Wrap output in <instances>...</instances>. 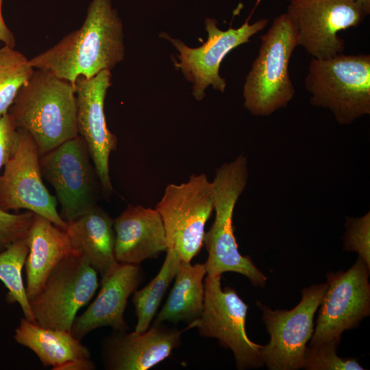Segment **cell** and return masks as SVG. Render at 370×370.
I'll return each instance as SVG.
<instances>
[{
  "label": "cell",
  "mask_w": 370,
  "mask_h": 370,
  "mask_svg": "<svg viewBox=\"0 0 370 370\" xmlns=\"http://www.w3.org/2000/svg\"><path fill=\"white\" fill-rule=\"evenodd\" d=\"M34 70L20 51L7 45L0 47V116L8 113Z\"/></svg>",
  "instance_id": "d4e9b609"
},
{
  "label": "cell",
  "mask_w": 370,
  "mask_h": 370,
  "mask_svg": "<svg viewBox=\"0 0 370 370\" xmlns=\"http://www.w3.org/2000/svg\"><path fill=\"white\" fill-rule=\"evenodd\" d=\"M42 177L53 187L66 222L95 206L101 189L87 146L80 136L41 155Z\"/></svg>",
  "instance_id": "ba28073f"
},
{
  "label": "cell",
  "mask_w": 370,
  "mask_h": 370,
  "mask_svg": "<svg viewBox=\"0 0 370 370\" xmlns=\"http://www.w3.org/2000/svg\"><path fill=\"white\" fill-rule=\"evenodd\" d=\"M327 283L312 284L301 291V299L291 310H275L257 301L270 341L262 345V360L270 370L303 368L307 343L314 332V316Z\"/></svg>",
  "instance_id": "9c48e42d"
},
{
  "label": "cell",
  "mask_w": 370,
  "mask_h": 370,
  "mask_svg": "<svg viewBox=\"0 0 370 370\" xmlns=\"http://www.w3.org/2000/svg\"><path fill=\"white\" fill-rule=\"evenodd\" d=\"M143 280L140 264L118 262L102 276L97 297L83 314L75 318L71 334L81 340L92 330L104 326L116 331H127L123 317L127 299Z\"/></svg>",
  "instance_id": "e0dca14e"
},
{
  "label": "cell",
  "mask_w": 370,
  "mask_h": 370,
  "mask_svg": "<svg viewBox=\"0 0 370 370\" xmlns=\"http://www.w3.org/2000/svg\"><path fill=\"white\" fill-rule=\"evenodd\" d=\"M29 249L27 236L14 243L0 253V280L8 291L6 296L7 301L18 303L25 318L36 323L22 277V270L25 264Z\"/></svg>",
  "instance_id": "cb8c5ba5"
},
{
  "label": "cell",
  "mask_w": 370,
  "mask_h": 370,
  "mask_svg": "<svg viewBox=\"0 0 370 370\" xmlns=\"http://www.w3.org/2000/svg\"><path fill=\"white\" fill-rule=\"evenodd\" d=\"M341 337L316 345L307 346L303 368L306 370H363L356 358H344L336 354Z\"/></svg>",
  "instance_id": "484cf974"
},
{
  "label": "cell",
  "mask_w": 370,
  "mask_h": 370,
  "mask_svg": "<svg viewBox=\"0 0 370 370\" xmlns=\"http://www.w3.org/2000/svg\"><path fill=\"white\" fill-rule=\"evenodd\" d=\"M360 5L367 14L370 13V0H351Z\"/></svg>",
  "instance_id": "4dcf8cb0"
},
{
  "label": "cell",
  "mask_w": 370,
  "mask_h": 370,
  "mask_svg": "<svg viewBox=\"0 0 370 370\" xmlns=\"http://www.w3.org/2000/svg\"><path fill=\"white\" fill-rule=\"evenodd\" d=\"M343 249L358 254L370 269V212L360 217H347Z\"/></svg>",
  "instance_id": "4316f807"
},
{
  "label": "cell",
  "mask_w": 370,
  "mask_h": 370,
  "mask_svg": "<svg viewBox=\"0 0 370 370\" xmlns=\"http://www.w3.org/2000/svg\"><path fill=\"white\" fill-rule=\"evenodd\" d=\"M369 271L360 257L347 271L328 273L327 288L308 345L341 337L370 314Z\"/></svg>",
  "instance_id": "7c38bea8"
},
{
  "label": "cell",
  "mask_w": 370,
  "mask_h": 370,
  "mask_svg": "<svg viewBox=\"0 0 370 370\" xmlns=\"http://www.w3.org/2000/svg\"><path fill=\"white\" fill-rule=\"evenodd\" d=\"M125 57L123 24L110 0H92L82 26L29 59L35 69L49 71L70 82L110 71Z\"/></svg>",
  "instance_id": "6da1fadb"
},
{
  "label": "cell",
  "mask_w": 370,
  "mask_h": 370,
  "mask_svg": "<svg viewBox=\"0 0 370 370\" xmlns=\"http://www.w3.org/2000/svg\"><path fill=\"white\" fill-rule=\"evenodd\" d=\"M305 87L312 105L330 110L339 124L350 125L370 114V56L312 58Z\"/></svg>",
  "instance_id": "5b68a950"
},
{
  "label": "cell",
  "mask_w": 370,
  "mask_h": 370,
  "mask_svg": "<svg viewBox=\"0 0 370 370\" xmlns=\"http://www.w3.org/2000/svg\"><path fill=\"white\" fill-rule=\"evenodd\" d=\"M27 238L25 287L30 301L42 288L53 269L73 253L64 230L40 215L36 214Z\"/></svg>",
  "instance_id": "44dd1931"
},
{
  "label": "cell",
  "mask_w": 370,
  "mask_h": 370,
  "mask_svg": "<svg viewBox=\"0 0 370 370\" xmlns=\"http://www.w3.org/2000/svg\"><path fill=\"white\" fill-rule=\"evenodd\" d=\"M260 38L258 55L243 86L244 107L257 116L271 114L293 98L288 64L299 45L297 27L288 13L277 16Z\"/></svg>",
  "instance_id": "277c9868"
},
{
  "label": "cell",
  "mask_w": 370,
  "mask_h": 370,
  "mask_svg": "<svg viewBox=\"0 0 370 370\" xmlns=\"http://www.w3.org/2000/svg\"><path fill=\"white\" fill-rule=\"evenodd\" d=\"M221 278L206 274L202 314L186 329L197 328L201 336L218 339L220 345L233 352L238 369L260 367L262 345L251 341L246 332L249 307L234 288H222Z\"/></svg>",
  "instance_id": "52a82bcc"
},
{
  "label": "cell",
  "mask_w": 370,
  "mask_h": 370,
  "mask_svg": "<svg viewBox=\"0 0 370 370\" xmlns=\"http://www.w3.org/2000/svg\"><path fill=\"white\" fill-rule=\"evenodd\" d=\"M114 230L119 263L140 264L167 249L163 222L156 208L129 204L114 220Z\"/></svg>",
  "instance_id": "ac0fdd59"
},
{
  "label": "cell",
  "mask_w": 370,
  "mask_h": 370,
  "mask_svg": "<svg viewBox=\"0 0 370 370\" xmlns=\"http://www.w3.org/2000/svg\"><path fill=\"white\" fill-rule=\"evenodd\" d=\"M98 286L97 271L85 260L74 255L66 257L30 301L36 323L46 328L71 331L77 312Z\"/></svg>",
  "instance_id": "30bf717a"
},
{
  "label": "cell",
  "mask_w": 370,
  "mask_h": 370,
  "mask_svg": "<svg viewBox=\"0 0 370 370\" xmlns=\"http://www.w3.org/2000/svg\"><path fill=\"white\" fill-rule=\"evenodd\" d=\"M163 264L156 277L139 291L134 292L137 323L135 332L147 330L156 314L158 308L169 285L174 280L182 262L178 254L172 248H167Z\"/></svg>",
  "instance_id": "603a6c76"
},
{
  "label": "cell",
  "mask_w": 370,
  "mask_h": 370,
  "mask_svg": "<svg viewBox=\"0 0 370 370\" xmlns=\"http://www.w3.org/2000/svg\"><path fill=\"white\" fill-rule=\"evenodd\" d=\"M3 0H0V42L4 45L14 48L16 39L14 34L7 26L2 14Z\"/></svg>",
  "instance_id": "f546056e"
},
{
  "label": "cell",
  "mask_w": 370,
  "mask_h": 370,
  "mask_svg": "<svg viewBox=\"0 0 370 370\" xmlns=\"http://www.w3.org/2000/svg\"><path fill=\"white\" fill-rule=\"evenodd\" d=\"M8 113L16 129L32 136L40 156L78 136L75 88L49 71L34 70Z\"/></svg>",
  "instance_id": "7a4b0ae2"
},
{
  "label": "cell",
  "mask_w": 370,
  "mask_h": 370,
  "mask_svg": "<svg viewBox=\"0 0 370 370\" xmlns=\"http://www.w3.org/2000/svg\"><path fill=\"white\" fill-rule=\"evenodd\" d=\"M180 330L153 323L143 332L114 330L103 344V360L110 370H147L164 360L182 343Z\"/></svg>",
  "instance_id": "2e32d148"
},
{
  "label": "cell",
  "mask_w": 370,
  "mask_h": 370,
  "mask_svg": "<svg viewBox=\"0 0 370 370\" xmlns=\"http://www.w3.org/2000/svg\"><path fill=\"white\" fill-rule=\"evenodd\" d=\"M35 215L31 211L13 214L0 208V253L28 236Z\"/></svg>",
  "instance_id": "83f0119b"
},
{
  "label": "cell",
  "mask_w": 370,
  "mask_h": 370,
  "mask_svg": "<svg viewBox=\"0 0 370 370\" xmlns=\"http://www.w3.org/2000/svg\"><path fill=\"white\" fill-rule=\"evenodd\" d=\"M111 77L110 71L104 70L89 79L79 77L75 85L77 133L87 146L101 190L106 196L113 192L109 158L117 147V138L108 129L104 112Z\"/></svg>",
  "instance_id": "9a60e30c"
},
{
  "label": "cell",
  "mask_w": 370,
  "mask_h": 370,
  "mask_svg": "<svg viewBox=\"0 0 370 370\" xmlns=\"http://www.w3.org/2000/svg\"><path fill=\"white\" fill-rule=\"evenodd\" d=\"M16 131L8 113L0 116V171L12 153Z\"/></svg>",
  "instance_id": "f1b7e54d"
},
{
  "label": "cell",
  "mask_w": 370,
  "mask_h": 370,
  "mask_svg": "<svg viewBox=\"0 0 370 370\" xmlns=\"http://www.w3.org/2000/svg\"><path fill=\"white\" fill-rule=\"evenodd\" d=\"M206 275L205 263L181 262L174 285L153 323L185 321L189 324L199 319L204 304Z\"/></svg>",
  "instance_id": "7402d4cb"
},
{
  "label": "cell",
  "mask_w": 370,
  "mask_h": 370,
  "mask_svg": "<svg viewBox=\"0 0 370 370\" xmlns=\"http://www.w3.org/2000/svg\"><path fill=\"white\" fill-rule=\"evenodd\" d=\"M247 158L241 153L215 171L212 182L215 218L205 232L204 245L208 253L205 264L206 274L235 272L245 276L253 286L262 288L267 278L249 256L240 254L232 223L236 204L247 186Z\"/></svg>",
  "instance_id": "3957f363"
},
{
  "label": "cell",
  "mask_w": 370,
  "mask_h": 370,
  "mask_svg": "<svg viewBox=\"0 0 370 370\" xmlns=\"http://www.w3.org/2000/svg\"><path fill=\"white\" fill-rule=\"evenodd\" d=\"M251 14L241 27L236 29L230 27L225 31L217 27L215 19L206 18L208 39L197 48L189 47L181 40L173 39L164 33L160 35L172 42L180 53V62L175 64L181 69L186 79L193 83V95L197 100L203 99L205 90L209 86L224 92L225 80L219 75L222 60L230 51L249 42L252 36L262 30L268 23V19L261 18L249 24Z\"/></svg>",
  "instance_id": "5bb4252c"
},
{
  "label": "cell",
  "mask_w": 370,
  "mask_h": 370,
  "mask_svg": "<svg viewBox=\"0 0 370 370\" xmlns=\"http://www.w3.org/2000/svg\"><path fill=\"white\" fill-rule=\"evenodd\" d=\"M64 232L73 255L85 260L101 277L117 264L114 220L99 206L67 222Z\"/></svg>",
  "instance_id": "ffe728a7"
},
{
  "label": "cell",
  "mask_w": 370,
  "mask_h": 370,
  "mask_svg": "<svg viewBox=\"0 0 370 370\" xmlns=\"http://www.w3.org/2000/svg\"><path fill=\"white\" fill-rule=\"evenodd\" d=\"M14 338L34 352L44 367L56 370L95 369L89 350L71 331L43 328L24 317Z\"/></svg>",
  "instance_id": "d6986e66"
},
{
  "label": "cell",
  "mask_w": 370,
  "mask_h": 370,
  "mask_svg": "<svg viewBox=\"0 0 370 370\" xmlns=\"http://www.w3.org/2000/svg\"><path fill=\"white\" fill-rule=\"evenodd\" d=\"M287 13L298 32L299 45L312 58L327 59L342 53L345 40L338 33L358 26L367 15L351 0H288Z\"/></svg>",
  "instance_id": "4fadbf2b"
},
{
  "label": "cell",
  "mask_w": 370,
  "mask_h": 370,
  "mask_svg": "<svg viewBox=\"0 0 370 370\" xmlns=\"http://www.w3.org/2000/svg\"><path fill=\"white\" fill-rule=\"evenodd\" d=\"M156 209L162 218L167 248L190 262L204 245L205 225L214 210L212 182L201 173L168 184Z\"/></svg>",
  "instance_id": "8992f818"
},
{
  "label": "cell",
  "mask_w": 370,
  "mask_h": 370,
  "mask_svg": "<svg viewBox=\"0 0 370 370\" xmlns=\"http://www.w3.org/2000/svg\"><path fill=\"white\" fill-rule=\"evenodd\" d=\"M16 130L15 147L0 175V208L7 211L27 210L64 230L67 222L58 212L56 199L42 181L38 146L26 130Z\"/></svg>",
  "instance_id": "8fae6325"
}]
</instances>
